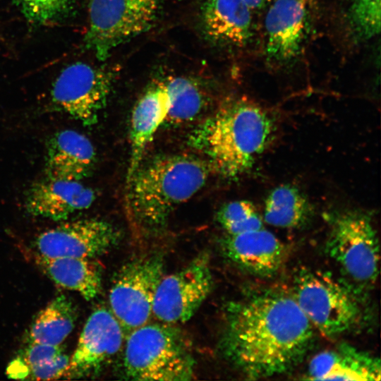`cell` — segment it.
Wrapping results in <instances>:
<instances>
[{
	"instance_id": "cell-15",
	"label": "cell",
	"mask_w": 381,
	"mask_h": 381,
	"mask_svg": "<svg viewBox=\"0 0 381 381\" xmlns=\"http://www.w3.org/2000/svg\"><path fill=\"white\" fill-rule=\"evenodd\" d=\"M269 60L287 62L299 53L306 34L305 0H275L265 17Z\"/></svg>"
},
{
	"instance_id": "cell-17",
	"label": "cell",
	"mask_w": 381,
	"mask_h": 381,
	"mask_svg": "<svg viewBox=\"0 0 381 381\" xmlns=\"http://www.w3.org/2000/svg\"><path fill=\"white\" fill-rule=\"evenodd\" d=\"M95 155L92 143L83 134L70 129L59 131L48 142L46 177L80 181L91 171Z\"/></svg>"
},
{
	"instance_id": "cell-29",
	"label": "cell",
	"mask_w": 381,
	"mask_h": 381,
	"mask_svg": "<svg viewBox=\"0 0 381 381\" xmlns=\"http://www.w3.org/2000/svg\"><path fill=\"white\" fill-rule=\"evenodd\" d=\"M250 9L262 8L270 0H241Z\"/></svg>"
},
{
	"instance_id": "cell-10",
	"label": "cell",
	"mask_w": 381,
	"mask_h": 381,
	"mask_svg": "<svg viewBox=\"0 0 381 381\" xmlns=\"http://www.w3.org/2000/svg\"><path fill=\"white\" fill-rule=\"evenodd\" d=\"M208 255L203 253L181 270L163 276L157 286L152 315L169 325L189 320L212 291Z\"/></svg>"
},
{
	"instance_id": "cell-24",
	"label": "cell",
	"mask_w": 381,
	"mask_h": 381,
	"mask_svg": "<svg viewBox=\"0 0 381 381\" xmlns=\"http://www.w3.org/2000/svg\"><path fill=\"white\" fill-rule=\"evenodd\" d=\"M217 222L228 235L264 227V221L254 205L248 200L226 203L218 211Z\"/></svg>"
},
{
	"instance_id": "cell-12",
	"label": "cell",
	"mask_w": 381,
	"mask_h": 381,
	"mask_svg": "<svg viewBox=\"0 0 381 381\" xmlns=\"http://www.w3.org/2000/svg\"><path fill=\"white\" fill-rule=\"evenodd\" d=\"M123 341L124 329L110 309L97 308L85 323L65 377L98 374L121 351Z\"/></svg>"
},
{
	"instance_id": "cell-23",
	"label": "cell",
	"mask_w": 381,
	"mask_h": 381,
	"mask_svg": "<svg viewBox=\"0 0 381 381\" xmlns=\"http://www.w3.org/2000/svg\"><path fill=\"white\" fill-rule=\"evenodd\" d=\"M171 100L165 121L183 123L195 119L206 104L200 85L188 77L171 78L166 82Z\"/></svg>"
},
{
	"instance_id": "cell-18",
	"label": "cell",
	"mask_w": 381,
	"mask_h": 381,
	"mask_svg": "<svg viewBox=\"0 0 381 381\" xmlns=\"http://www.w3.org/2000/svg\"><path fill=\"white\" fill-rule=\"evenodd\" d=\"M306 376L312 380H380V361L352 346L341 344L316 354Z\"/></svg>"
},
{
	"instance_id": "cell-7",
	"label": "cell",
	"mask_w": 381,
	"mask_h": 381,
	"mask_svg": "<svg viewBox=\"0 0 381 381\" xmlns=\"http://www.w3.org/2000/svg\"><path fill=\"white\" fill-rule=\"evenodd\" d=\"M165 0H90L85 47L99 61L117 47L147 30Z\"/></svg>"
},
{
	"instance_id": "cell-20",
	"label": "cell",
	"mask_w": 381,
	"mask_h": 381,
	"mask_svg": "<svg viewBox=\"0 0 381 381\" xmlns=\"http://www.w3.org/2000/svg\"><path fill=\"white\" fill-rule=\"evenodd\" d=\"M35 262L58 286L78 292L85 300L96 298L102 289V268L93 259L45 257L35 253Z\"/></svg>"
},
{
	"instance_id": "cell-21",
	"label": "cell",
	"mask_w": 381,
	"mask_h": 381,
	"mask_svg": "<svg viewBox=\"0 0 381 381\" xmlns=\"http://www.w3.org/2000/svg\"><path fill=\"white\" fill-rule=\"evenodd\" d=\"M77 310L64 294L57 296L34 318L28 334V343L60 346L73 331Z\"/></svg>"
},
{
	"instance_id": "cell-27",
	"label": "cell",
	"mask_w": 381,
	"mask_h": 381,
	"mask_svg": "<svg viewBox=\"0 0 381 381\" xmlns=\"http://www.w3.org/2000/svg\"><path fill=\"white\" fill-rule=\"evenodd\" d=\"M27 20L36 25H45L68 14L74 0H15Z\"/></svg>"
},
{
	"instance_id": "cell-11",
	"label": "cell",
	"mask_w": 381,
	"mask_h": 381,
	"mask_svg": "<svg viewBox=\"0 0 381 381\" xmlns=\"http://www.w3.org/2000/svg\"><path fill=\"white\" fill-rule=\"evenodd\" d=\"M121 234L111 224L98 219L63 222L35 239L36 253L45 257L91 258L114 248Z\"/></svg>"
},
{
	"instance_id": "cell-8",
	"label": "cell",
	"mask_w": 381,
	"mask_h": 381,
	"mask_svg": "<svg viewBox=\"0 0 381 381\" xmlns=\"http://www.w3.org/2000/svg\"><path fill=\"white\" fill-rule=\"evenodd\" d=\"M164 265L161 253H149L128 260L114 274L109 309L124 329L131 331L149 322Z\"/></svg>"
},
{
	"instance_id": "cell-2",
	"label": "cell",
	"mask_w": 381,
	"mask_h": 381,
	"mask_svg": "<svg viewBox=\"0 0 381 381\" xmlns=\"http://www.w3.org/2000/svg\"><path fill=\"white\" fill-rule=\"evenodd\" d=\"M274 123L258 105L244 99L224 103L191 134V144L226 178L248 171L268 145Z\"/></svg>"
},
{
	"instance_id": "cell-19",
	"label": "cell",
	"mask_w": 381,
	"mask_h": 381,
	"mask_svg": "<svg viewBox=\"0 0 381 381\" xmlns=\"http://www.w3.org/2000/svg\"><path fill=\"white\" fill-rule=\"evenodd\" d=\"M201 18L207 36L217 43L242 47L252 36L250 9L241 0H205Z\"/></svg>"
},
{
	"instance_id": "cell-16",
	"label": "cell",
	"mask_w": 381,
	"mask_h": 381,
	"mask_svg": "<svg viewBox=\"0 0 381 381\" xmlns=\"http://www.w3.org/2000/svg\"><path fill=\"white\" fill-rule=\"evenodd\" d=\"M170 106L166 82H155L151 85L135 104L131 119V154L127 183L142 163L148 143L166 121Z\"/></svg>"
},
{
	"instance_id": "cell-22",
	"label": "cell",
	"mask_w": 381,
	"mask_h": 381,
	"mask_svg": "<svg viewBox=\"0 0 381 381\" xmlns=\"http://www.w3.org/2000/svg\"><path fill=\"white\" fill-rule=\"evenodd\" d=\"M312 212L309 201L297 188L281 185L266 198L262 219L272 226L294 229L307 222Z\"/></svg>"
},
{
	"instance_id": "cell-9",
	"label": "cell",
	"mask_w": 381,
	"mask_h": 381,
	"mask_svg": "<svg viewBox=\"0 0 381 381\" xmlns=\"http://www.w3.org/2000/svg\"><path fill=\"white\" fill-rule=\"evenodd\" d=\"M116 71L83 62L65 67L51 90L52 103L74 119L90 126L97 121L112 87Z\"/></svg>"
},
{
	"instance_id": "cell-13",
	"label": "cell",
	"mask_w": 381,
	"mask_h": 381,
	"mask_svg": "<svg viewBox=\"0 0 381 381\" xmlns=\"http://www.w3.org/2000/svg\"><path fill=\"white\" fill-rule=\"evenodd\" d=\"M226 257L245 271L270 277L282 266L286 256L284 243L265 227L228 235L222 241Z\"/></svg>"
},
{
	"instance_id": "cell-14",
	"label": "cell",
	"mask_w": 381,
	"mask_h": 381,
	"mask_svg": "<svg viewBox=\"0 0 381 381\" xmlns=\"http://www.w3.org/2000/svg\"><path fill=\"white\" fill-rule=\"evenodd\" d=\"M95 198L94 190L80 181L46 177L28 189L25 207L33 216L62 221L90 207Z\"/></svg>"
},
{
	"instance_id": "cell-3",
	"label": "cell",
	"mask_w": 381,
	"mask_h": 381,
	"mask_svg": "<svg viewBox=\"0 0 381 381\" xmlns=\"http://www.w3.org/2000/svg\"><path fill=\"white\" fill-rule=\"evenodd\" d=\"M210 167L188 155L156 157L138 167L128 185V202L134 220L143 229L155 231L172 212L205 184Z\"/></svg>"
},
{
	"instance_id": "cell-6",
	"label": "cell",
	"mask_w": 381,
	"mask_h": 381,
	"mask_svg": "<svg viewBox=\"0 0 381 381\" xmlns=\"http://www.w3.org/2000/svg\"><path fill=\"white\" fill-rule=\"evenodd\" d=\"M325 250L353 284L373 285L379 274V242L369 215L347 210L329 216ZM350 282V285H351Z\"/></svg>"
},
{
	"instance_id": "cell-25",
	"label": "cell",
	"mask_w": 381,
	"mask_h": 381,
	"mask_svg": "<svg viewBox=\"0 0 381 381\" xmlns=\"http://www.w3.org/2000/svg\"><path fill=\"white\" fill-rule=\"evenodd\" d=\"M381 1L351 0L348 22L356 41H365L380 31Z\"/></svg>"
},
{
	"instance_id": "cell-28",
	"label": "cell",
	"mask_w": 381,
	"mask_h": 381,
	"mask_svg": "<svg viewBox=\"0 0 381 381\" xmlns=\"http://www.w3.org/2000/svg\"><path fill=\"white\" fill-rule=\"evenodd\" d=\"M70 357L64 351L55 358L32 368L25 379L32 380H53L65 377Z\"/></svg>"
},
{
	"instance_id": "cell-1",
	"label": "cell",
	"mask_w": 381,
	"mask_h": 381,
	"mask_svg": "<svg viewBox=\"0 0 381 381\" xmlns=\"http://www.w3.org/2000/svg\"><path fill=\"white\" fill-rule=\"evenodd\" d=\"M313 327L291 294L261 291L229 303L220 348L248 378L268 377L302 360Z\"/></svg>"
},
{
	"instance_id": "cell-26",
	"label": "cell",
	"mask_w": 381,
	"mask_h": 381,
	"mask_svg": "<svg viewBox=\"0 0 381 381\" xmlns=\"http://www.w3.org/2000/svg\"><path fill=\"white\" fill-rule=\"evenodd\" d=\"M63 351L61 345L28 343L9 364L7 374L12 378L25 380L32 368L55 358Z\"/></svg>"
},
{
	"instance_id": "cell-4",
	"label": "cell",
	"mask_w": 381,
	"mask_h": 381,
	"mask_svg": "<svg viewBox=\"0 0 381 381\" xmlns=\"http://www.w3.org/2000/svg\"><path fill=\"white\" fill-rule=\"evenodd\" d=\"M123 347L124 379L186 381L193 378L192 353L183 337L169 324L147 322L131 330Z\"/></svg>"
},
{
	"instance_id": "cell-5",
	"label": "cell",
	"mask_w": 381,
	"mask_h": 381,
	"mask_svg": "<svg viewBox=\"0 0 381 381\" xmlns=\"http://www.w3.org/2000/svg\"><path fill=\"white\" fill-rule=\"evenodd\" d=\"M354 293L329 273L302 268L294 276L291 294L313 326L334 337L353 330L363 319Z\"/></svg>"
}]
</instances>
